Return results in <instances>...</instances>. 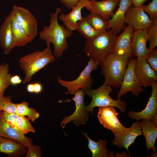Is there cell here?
Here are the masks:
<instances>
[{
  "instance_id": "1",
  "label": "cell",
  "mask_w": 157,
  "mask_h": 157,
  "mask_svg": "<svg viewBox=\"0 0 157 157\" xmlns=\"http://www.w3.org/2000/svg\"><path fill=\"white\" fill-rule=\"evenodd\" d=\"M62 12L61 8L58 7L54 13H49V26H44L39 34L40 39L44 41L47 45L53 44V54L57 58L61 56L64 51L67 49V38L74 34L73 31L59 24L58 16Z\"/></svg>"
},
{
  "instance_id": "2",
  "label": "cell",
  "mask_w": 157,
  "mask_h": 157,
  "mask_svg": "<svg viewBox=\"0 0 157 157\" xmlns=\"http://www.w3.org/2000/svg\"><path fill=\"white\" fill-rule=\"evenodd\" d=\"M130 58L110 54L99 61L101 72L106 85L120 88Z\"/></svg>"
},
{
  "instance_id": "3",
  "label": "cell",
  "mask_w": 157,
  "mask_h": 157,
  "mask_svg": "<svg viewBox=\"0 0 157 157\" xmlns=\"http://www.w3.org/2000/svg\"><path fill=\"white\" fill-rule=\"evenodd\" d=\"M55 57L50 48V44L42 51H36L27 54L19 60V64L25 76L22 83L29 82L33 75L49 64L53 63Z\"/></svg>"
},
{
  "instance_id": "4",
  "label": "cell",
  "mask_w": 157,
  "mask_h": 157,
  "mask_svg": "<svg viewBox=\"0 0 157 157\" xmlns=\"http://www.w3.org/2000/svg\"><path fill=\"white\" fill-rule=\"evenodd\" d=\"M116 36L109 30L91 40H86L84 49L87 55L95 61L103 60L112 53Z\"/></svg>"
},
{
  "instance_id": "5",
  "label": "cell",
  "mask_w": 157,
  "mask_h": 157,
  "mask_svg": "<svg viewBox=\"0 0 157 157\" xmlns=\"http://www.w3.org/2000/svg\"><path fill=\"white\" fill-rule=\"evenodd\" d=\"M112 91L111 86L104 84L96 89H91L85 90V94L92 99L90 103L85 106L86 110L94 116V108L110 106L117 107L122 113H124L126 109V102L121 99H113L109 95Z\"/></svg>"
},
{
  "instance_id": "6",
  "label": "cell",
  "mask_w": 157,
  "mask_h": 157,
  "mask_svg": "<svg viewBox=\"0 0 157 157\" xmlns=\"http://www.w3.org/2000/svg\"><path fill=\"white\" fill-rule=\"evenodd\" d=\"M99 63V61L89 58L87 65L78 76L74 80L64 81L60 77H58L57 80L58 83L67 90V92L65 93L74 94L80 89L85 91L91 89L93 82L91 73L92 71L97 69Z\"/></svg>"
},
{
  "instance_id": "7",
  "label": "cell",
  "mask_w": 157,
  "mask_h": 157,
  "mask_svg": "<svg viewBox=\"0 0 157 157\" xmlns=\"http://www.w3.org/2000/svg\"><path fill=\"white\" fill-rule=\"evenodd\" d=\"M136 58L130 59L129 62L121 83L120 89L117 95V99H120L122 96L129 92L139 97L144 91L142 86L135 74L134 67Z\"/></svg>"
},
{
  "instance_id": "8",
  "label": "cell",
  "mask_w": 157,
  "mask_h": 157,
  "mask_svg": "<svg viewBox=\"0 0 157 157\" xmlns=\"http://www.w3.org/2000/svg\"><path fill=\"white\" fill-rule=\"evenodd\" d=\"M85 91L82 89L78 90L74 94V97L71 99L59 101L69 102L71 100H73L75 104L76 109L74 113L71 115L65 117L62 121L60 126L63 129L66 124L73 121V123L78 127L80 125L85 124L89 117V114L85 109V103L84 101Z\"/></svg>"
},
{
  "instance_id": "9",
  "label": "cell",
  "mask_w": 157,
  "mask_h": 157,
  "mask_svg": "<svg viewBox=\"0 0 157 157\" xmlns=\"http://www.w3.org/2000/svg\"><path fill=\"white\" fill-rule=\"evenodd\" d=\"M12 11L18 24L33 40L38 33V21L35 16L28 9L15 5Z\"/></svg>"
},
{
  "instance_id": "10",
  "label": "cell",
  "mask_w": 157,
  "mask_h": 157,
  "mask_svg": "<svg viewBox=\"0 0 157 157\" xmlns=\"http://www.w3.org/2000/svg\"><path fill=\"white\" fill-rule=\"evenodd\" d=\"M97 117L103 127L110 130L114 134L122 131L126 128L120 122L118 113L114 107H99Z\"/></svg>"
},
{
  "instance_id": "11",
  "label": "cell",
  "mask_w": 157,
  "mask_h": 157,
  "mask_svg": "<svg viewBox=\"0 0 157 157\" xmlns=\"http://www.w3.org/2000/svg\"><path fill=\"white\" fill-rule=\"evenodd\" d=\"M142 6L136 7L131 5L125 13V24L131 26L134 30L147 29L151 26L154 22L144 11Z\"/></svg>"
},
{
  "instance_id": "12",
  "label": "cell",
  "mask_w": 157,
  "mask_h": 157,
  "mask_svg": "<svg viewBox=\"0 0 157 157\" xmlns=\"http://www.w3.org/2000/svg\"><path fill=\"white\" fill-rule=\"evenodd\" d=\"M114 135L115 138L112 141L113 144L117 146L119 149H126L130 157L129 151V146L134 142L138 136L142 135L140 121L134 122L130 127H126L122 131Z\"/></svg>"
},
{
  "instance_id": "13",
  "label": "cell",
  "mask_w": 157,
  "mask_h": 157,
  "mask_svg": "<svg viewBox=\"0 0 157 157\" xmlns=\"http://www.w3.org/2000/svg\"><path fill=\"white\" fill-rule=\"evenodd\" d=\"M152 88L151 95L145 108L139 112L130 111L128 116L137 121L140 119H147L157 123V83L155 81L151 86Z\"/></svg>"
},
{
  "instance_id": "14",
  "label": "cell",
  "mask_w": 157,
  "mask_h": 157,
  "mask_svg": "<svg viewBox=\"0 0 157 157\" xmlns=\"http://www.w3.org/2000/svg\"><path fill=\"white\" fill-rule=\"evenodd\" d=\"M134 28L128 25L124 31L116 36L112 54L119 56L133 57L131 41Z\"/></svg>"
},
{
  "instance_id": "15",
  "label": "cell",
  "mask_w": 157,
  "mask_h": 157,
  "mask_svg": "<svg viewBox=\"0 0 157 157\" xmlns=\"http://www.w3.org/2000/svg\"><path fill=\"white\" fill-rule=\"evenodd\" d=\"M134 70L142 86H151L157 80V74L146 62L145 57H137Z\"/></svg>"
},
{
  "instance_id": "16",
  "label": "cell",
  "mask_w": 157,
  "mask_h": 157,
  "mask_svg": "<svg viewBox=\"0 0 157 157\" xmlns=\"http://www.w3.org/2000/svg\"><path fill=\"white\" fill-rule=\"evenodd\" d=\"M118 3V8L108 20L110 30L116 35L126 27L125 14L128 8L132 5V0H119Z\"/></svg>"
},
{
  "instance_id": "17",
  "label": "cell",
  "mask_w": 157,
  "mask_h": 157,
  "mask_svg": "<svg viewBox=\"0 0 157 157\" xmlns=\"http://www.w3.org/2000/svg\"><path fill=\"white\" fill-rule=\"evenodd\" d=\"M0 45L6 55L9 54L16 47L10 14L0 26Z\"/></svg>"
},
{
  "instance_id": "18",
  "label": "cell",
  "mask_w": 157,
  "mask_h": 157,
  "mask_svg": "<svg viewBox=\"0 0 157 157\" xmlns=\"http://www.w3.org/2000/svg\"><path fill=\"white\" fill-rule=\"evenodd\" d=\"M90 0H81L78 4L72 9L68 14L62 13L59 17L68 29L73 31L76 30L78 22L83 18L81 11L84 7L88 6Z\"/></svg>"
},
{
  "instance_id": "19",
  "label": "cell",
  "mask_w": 157,
  "mask_h": 157,
  "mask_svg": "<svg viewBox=\"0 0 157 157\" xmlns=\"http://www.w3.org/2000/svg\"><path fill=\"white\" fill-rule=\"evenodd\" d=\"M119 2V0H107L98 1L90 0L89 6L86 7L88 10L109 20L111 18Z\"/></svg>"
},
{
  "instance_id": "20",
  "label": "cell",
  "mask_w": 157,
  "mask_h": 157,
  "mask_svg": "<svg viewBox=\"0 0 157 157\" xmlns=\"http://www.w3.org/2000/svg\"><path fill=\"white\" fill-rule=\"evenodd\" d=\"M147 41V29L134 30L131 44L133 56L137 57L146 56L150 51L146 47Z\"/></svg>"
},
{
  "instance_id": "21",
  "label": "cell",
  "mask_w": 157,
  "mask_h": 157,
  "mask_svg": "<svg viewBox=\"0 0 157 157\" xmlns=\"http://www.w3.org/2000/svg\"><path fill=\"white\" fill-rule=\"evenodd\" d=\"M27 147L22 143L12 139L0 136V153L12 157L22 156Z\"/></svg>"
},
{
  "instance_id": "22",
  "label": "cell",
  "mask_w": 157,
  "mask_h": 157,
  "mask_svg": "<svg viewBox=\"0 0 157 157\" xmlns=\"http://www.w3.org/2000/svg\"><path fill=\"white\" fill-rule=\"evenodd\" d=\"M0 136L15 140L27 147L33 143L31 139L21 135L8 124L3 117L2 110L0 111Z\"/></svg>"
},
{
  "instance_id": "23",
  "label": "cell",
  "mask_w": 157,
  "mask_h": 157,
  "mask_svg": "<svg viewBox=\"0 0 157 157\" xmlns=\"http://www.w3.org/2000/svg\"><path fill=\"white\" fill-rule=\"evenodd\" d=\"M140 124L142 135L145 139L147 154L150 149L156 152V149L154 145L157 138V123L151 120L142 119L140 121Z\"/></svg>"
},
{
  "instance_id": "24",
  "label": "cell",
  "mask_w": 157,
  "mask_h": 157,
  "mask_svg": "<svg viewBox=\"0 0 157 157\" xmlns=\"http://www.w3.org/2000/svg\"><path fill=\"white\" fill-rule=\"evenodd\" d=\"M88 140V147L92 154V157H114V153L108 149L106 140L99 139L98 142L92 140L87 133L81 132Z\"/></svg>"
},
{
  "instance_id": "25",
  "label": "cell",
  "mask_w": 157,
  "mask_h": 157,
  "mask_svg": "<svg viewBox=\"0 0 157 157\" xmlns=\"http://www.w3.org/2000/svg\"><path fill=\"white\" fill-rule=\"evenodd\" d=\"M11 15L12 29L16 47L24 46L33 40L16 21L13 12L12 10Z\"/></svg>"
},
{
  "instance_id": "26",
  "label": "cell",
  "mask_w": 157,
  "mask_h": 157,
  "mask_svg": "<svg viewBox=\"0 0 157 157\" xmlns=\"http://www.w3.org/2000/svg\"><path fill=\"white\" fill-rule=\"evenodd\" d=\"M85 17L93 29L99 34L105 33L109 29L108 20L100 15L90 12Z\"/></svg>"
},
{
  "instance_id": "27",
  "label": "cell",
  "mask_w": 157,
  "mask_h": 157,
  "mask_svg": "<svg viewBox=\"0 0 157 157\" xmlns=\"http://www.w3.org/2000/svg\"><path fill=\"white\" fill-rule=\"evenodd\" d=\"M76 30L87 40H91L99 34L93 29L85 17H83L78 22Z\"/></svg>"
},
{
  "instance_id": "28",
  "label": "cell",
  "mask_w": 157,
  "mask_h": 157,
  "mask_svg": "<svg viewBox=\"0 0 157 157\" xmlns=\"http://www.w3.org/2000/svg\"><path fill=\"white\" fill-rule=\"evenodd\" d=\"M11 76L8 64L3 63L0 65V99L4 96L6 89L11 85Z\"/></svg>"
},
{
  "instance_id": "29",
  "label": "cell",
  "mask_w": 157,
  "mask_h": 157,
  "mask_svg": "<svg viewBox=\"0 0 157 157\" xmlns=\"http://www.w3.org/2000/svg\"><path fill=\"white\" fill-rule=\"evenodd\" d=\"M16 113L18 115L27 116L33 122L40 116L39 113L35 109L29 107L28 103L25 101L20 103L16 104Z\"/></svg>"
},
{
  "instance_id": "30",
  "label": "cell",
  "mask_w": 157,
  "mask_h": 157,
  "mask_svg": "<svg viewBox=\"0 0 157 157\" xmlns=\"http://www.w3.org/2000/svg\"><path fill=\"white\" fill-rule=\"evenodd\" d=\"M16 123L18 128L25 134L30 132L35 133V132L30 119L27 117L18 115Z\"/></svg>"
},
{
  "instance_id": "31",
  "label": "cell",
  "mask_w": 157,
  "mask_h": 157,
  "mask_svg": "<svg viewBox=\"0 0 157 157\" xmlns=\"http://www.w3.org/2000/svg\"><path fill=\"white\" fill-rule=\"evenodd\" d=\"M147 41L150 51L155 49L157 45V19L154 21L151 26L147 29Z\"/></svg>"
},
{
  "instance_id": "32",
  "label": "cell",
  "mask_w": 157,
  "mask_h": 157,
  "mask_svg": "<svg viewBox=\"0 0 157 157\" xmlns=\"http://www.w3.org/2000/svg\"><path fill=\"white\" fill-rule=\"evenodd\" d=\"M0 110L10 113H16V104L12 102L10 96H4L0 99Z\"/></svg>"
},
{
  "instance_id": "33",
  "label": "cell",
  "mask_w": 157,
  "mask_h": 157,
  "mask_svg": "<svg viewBox=\"0 0 157 157\" xmlns=\"http://www.w3.org/2000/svg\"><path fill=\"white\" fill-rule=\"evenodd\" d=\"M142 6L144 11L149 15L151 20L154 21L157 19V0H152L149 4Z\"/></svg>"
},
{
  "instance_id": "34",
  "label": "cell",
  "mask_w": 157,
  "mask_h": 157,
  "mask_svg": "<svg viewBox=\"0 0 157 157\" xmlns=\"http://www.w3.org/2000/svg\"><path fill=\"white\" fill-rule=\"evenodd\" d=\"M3 113L4 118L8 124L21 135L25 136V134L18 128L16 123V119L18 115L16 113H10L5 111H3Z\"/></svg>"
},
{
  "instance_id": "35",
  "label": "cell",
  "mask_w": 157,
  "mask_h": 157,
  "mask_svg": "<svg viewBox=\"0 0 157 157\" xmlns=\"http://www.w3.org/2000/svg\"><path fill=\"white\" fill-rule=\"evenodd\" d=\"M145 57L146 62L157 74V50L150 51Z\"/></svg>"
},
{
  "instance_id": "36",
  "label": "cell",
  "mask_w": 157,
  "mask_h": 157,
  "mask_svg": "<svg viewBox=\"0 0 157 157\" xmlns=\"http://www.w3.org/2000/svg\"><path fill=\"white\" fill-rule=\"evenodd\" d=\"M27 149L25 157H40L42 154L40 147L32 143L27 147Z\"/></svg>"
},
{
  "instance_id": "37",
  "label": "cell",
  "mask_w": 157,
  "mask_h": 157,
  "mask_svg": "<svg viewBox=\"0 0 157 157\" xmlns=\"http://www.w3.org/2000/svg\"><path fill=\"white\" fill-rule=\"evenodd\" d=\"M67 8L71 9L76 6L81 0H59Z\"/></svg>"
},
{
  "instance_id": "38",
  "label": "cell",
  "mask_w": 157,
  "mask_h": 157,
  "mask_svg": "<svg viewBox=\"0 0 157 157\" xmlns=\"http://www.w3.org/2000/svg\"><path fill=\"white\" fill-rule=\"evenodd\" d=\"M22 81L20 77L17 75H15L11 76L10 82L11 85H16L20 83Z\"/></svg>"
},
{
  "instance_id": "39",
  "label": "cell",
  "mask_w": 157,
  "mask_h": 157,
  "mask_svg": "<svg viewBox=\"0 0 157 157\" xmlns=\"http://www.w3.org/2000/svg\"><path fill=\"white\" fill-rule=\"evenodd\" d=\"M34 91V93L38 94L41 92L43 89L42 85L39 83H33Z\"/></svg>"
},
{
  "instance_id": "40",
  "label": "cell",
  "mask_w": 157,
  "mask_h": 157,
  "mask_svg": "<svg viewBox=\"0 0 157 157\" xmlns=\"http://www.w3.org/2000/svg\"><path fill=\"white\" fill-rule=\"evenodd\" d=\"M147 0H132V5L136 7H140Z\"/></svg>"
},
{
  "instance_id": "41",
  "label": "cell",
  "mask_w": 157,
  "mask_h": 157,
  "mask_svg": "<svg viewBox=\"0 0 157 157\" xmlns=\"http://www.w3.org/2000/svg\"><path fill=\"white\" fill-rule=\"evenodd\" d=\"M26 90L29 93H34L33 83L28 84L26 87Z\"/></svg>"
},
{
  "instance_id": "42",
  "label": "cell",
  "mask_w": 157,
  "mask_h": 157,
  "mask_svg": "<svg viewBox=\"0 0 157 157\" xmlns=\"http://www.w3.org/2000/svg\"><path fill=\"white\" fill-rule=\"evenodd\" d=\"M106 0H102V1H106Z\"/></svg>"
},
{
  "instance_id": "43",
  "label": "cell",
  "mask_w": 157,
  "mask_h": 157,
  "mask_svg": "<svg viewBox=\"0 0 157 157\" xmlns=\"http://www.w3.org/2000/svg\"><path fill=\"white\" fill-rule=\"evenodd\" d=\"M0 111H1V110H0Z\"/></svg>"
}]
</instances>
